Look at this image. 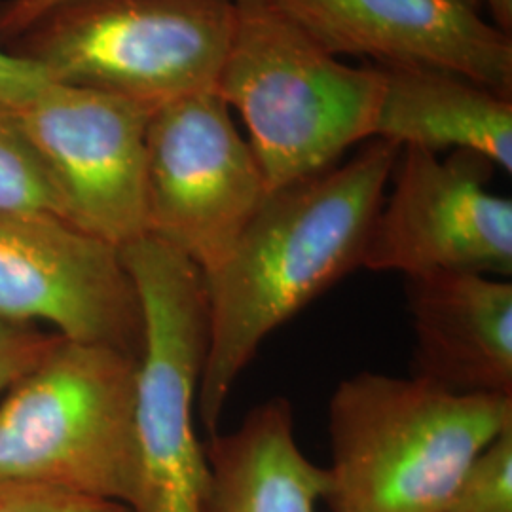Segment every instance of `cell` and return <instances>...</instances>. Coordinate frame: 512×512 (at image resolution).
I'll list each match as a JSON object with an SVG mask.
<instances>
[{
  "label": "cell",
  "instance_id": "6da1fadb",
  "mask_svg": "<svg viewBox=\"0 0 512 512\" xmlns=\"http://www.w3.org/2000/svg\"><path fill=\"white\" fill-rule=\"evenodd\" d=\"M399 152L370 139L346 164L270 192L228 255L203 274L209 348L196 408L211 435L262 342L363 264Z\"/></svg>",
  "mask_w": 512,
  "mask_h": 512
},
{
  "label": "cell",
  "instance_id": "7a4b0ae2",
  "mask_svg": "<svg viewBox=\"0 0 512 512\" xmlns=\"http://www.w3.org/2000/svg\"><path fill=\"white\" fill-rule=\"evenodd\" d=\"M512 423V397L459 395L361 372L329 406L330 512H446L476 456Z\"/></svg>",
  "mask_w": 512,
  "mask_h": 512
},
{
  "label": "cell",
  "instance_id": "3957f363",
  "mask_svg": "<svg viewBox=\"0 0 512 512\" xmlns=\"http://www.w3.org/2000/svg\"><path fill=\"white\" fill-rule=\"evenodd\" d=\"M215 93L243 118L274 192L374 139L382 74L376 65L340 61L275 0H236V27Z\"/></svg>",
  "mask_w": 512,
  "mask_h": 512
},
{
  "label": "cell",
  "instance_id": "277c9868",
  "mask_svg": "<svg viewBox=\"0 0 512 512\" xmlns=\"http://www.w3.org/2000/svg\"><path fill=\"white\" fill-rule=\"evenodd\" d=\"M135 380V355L59 336L0 397V484L128 507L137 473Z\"/></svg>",
  "mask_w": 512,
  "mask_h": 512
},
{
  "label": "cell",
  "instance_id": "5b68a950",
  "mask_svg": "<svg viewBox=\"0 0 512 512\" xmlns=\"http://www.w3.org/2000/svg\"><path fill=\"white\" fill-rule=\"evenodd\" d=\"M236 0H73L4 46L57 84L156 110L215 92Z\"/></svg>",
  "mask_w": 512,
  "mask_h": 512
},
{
  "label": "cell",
  "instance_id": "8992f818",
  "mask_svg": "<svg viewBox=\"0 0 512 512\" xmlns=\"http://www.w3.org/2000/svg\"><path fill=\"white\" fill-rule=\"evenodd\" d=\"M143 310L135 380V488L129 512H203L209 484L196 403L209 348L203 274L164 241L120 249Z\"/></svg>",
  "mask_w": 512,
  "mask_h": 512
},
{
  "label": "cell",
  "instance_id": "52a82bcc",
  "mask_svg": "<svg viewBox=\"0 0 512 512\" xmlns=\"http://www.w3.org/2000/svg\"><path fill=\"white\" fill-rule=\"evenodd\" d=\"M270 188L232 109L215 92L154 110L145 143L147 236L209 274Z\"/></svg>",
  "mask_w": 512,
  "mask_h": 512
},
{
  "label": "cell",
  "instance_id": "ba28073f",
  "mask_svg": "<svg viewBox=\"0 0 512 512\" xmlns=\"http://www.w3.org/2000/svg\"><path fill=\"white\" fill-rule=\"evenodd\" d=\"M492 167L471 152L401 148L361 266L406 279L512 275V202L488 188Z\"/></svg>",
  "mask_w": 512,
  "mask_h": 512
},
{
  "label": "cell",
  "instance_id": "9c48e42d",
  "mask_svg": "<svg viewBox=\"0 0 512 512\" xmlns=\"http://www.w3.org/2000/svg\"><path fill=\"white\" fill-rule=\"evenodd\" d=\"M0 319L139 357L143 310L122 251L40 211L0 209Z\"/></svg>",
  "mask_w": 512,
  "mask_h": 512
},
{
  "label": "cell",
  "instance_id": "30bf717a",
  "mask_svg": "<svg viewBox=\"0 0 512 512\" xmlns=\"http://www.w3.org/2000/svg\"><path fill=\"white\" fill-rule=\"evenodd\" d=\"M152 112L57 82L16 110L65 219L118 249L147 236L145 143Z\"/></svg>",
  "mask_w": 512,
  "mask_h": 512
},
{
  "label": "cell",
  "instance_id": "8fae6325",
  "mask_svg": "<svg viewBox=\"0 0 512 512\" xmlns=\"http://www.w3.org/2000/svg\"><path fill=\"white\" fill-rule=\"evenodd\" d=\"M330 54L427 65L512 97V37L463 0H275Z\"/></svg>",
  "mask_w": 512,
  "mask_h": 512
},
{
  "label": "cell",
  "instance_id": "7c38bea8",
  "mask_svg": "<svg viewBox=\"0 0 512 512\" xmlns=\"http://www.w3.org/2000/svg\"><path fill=\"white\" fill-rule=\"evenodd\" d=\"M412 376L459 395L512 397V285L494 275L406 279Z\"/></svg>",
  "mask_w": 512,
  "mask_h": 512
},
{
  "label": "cell",
  "instance_id": "4fadbf2b",
  "mask_svg": "<svg viewBox=\"0 0 512 512\" xmlns=\"http://www.w3.org/2000/svg\"><path fill=\"white\" fill-rule=\"evenodd\" d=\"M382 97L374 139L399 148L471 152L512 171V97L427 65H376Z\"/></svg>",
  "mask_w": 512,
  "mask_h": 512
},
{
  "label": "cell",
  "instance_id": "5bb4252c",
  "mask_svg": "<svg viewBox=\"0 0 512 512\" xmlns=\"http://www.w3.org/2000/svg\"><path fill=\"white\" fill-rule=\"evenodd\" d=\"M205 456L203 512H317L325 501L327 469L298 446L293 408L281 397L255 406L234 431L213 433Z\"/></svg>",
  "mask_w": 512,
  "mask_h": 512
},
{
  "label": "cell",
  "instance_id": "9a60e30c",
  "mask_svg": "<svg viewBox=\"0 0 512 512\" xmlns=\"http://www.w3.org/2000/svg\"><path fill=\"white\" fill-rule=\"evenodd\" d=\"M0 209L40 211L61 219L63 207L16 110L0 105ZM67 220V219H65Z\"/></svg>",
  "mask_w": 512,
  "mask_h": 512
},
{
  "label": "cell",
  "instance_id": "2e32d148",
  "mask_svg": "<svg viewBox=\"0 0 512 512\" xmlns=\"http://www.w3.org/2000/svg\"><path fill=\"white\" fill-rule=\"evenodd\" d=\"M446 512H512V423L476 456Z\"/></svg>",
  "mask_w": 512,
  "mask_h": 512
},
{
  "label": "cell",
  "instance_id": "e0dca14e",
  "mask_svg": "<svg viewBox=\"0 0 512 512\" xmlns=\"http://www.w3.org/2000/svg\"><path fill=\"white\" fill-rule=\"evenodd\" d=\"M59 334L0 319V397L54 348Z\"/></svg>",
  "mask_w": 512,
  "mask_h": 512
},
{
  "label": "cell",
  "instance_id": "ac0fdd59",
  "mask_svg": "<svg viewBox=\"0 0 512 512\" xmlns=\"http://www.w3.org/2000/svg\"><path fill=\"white\" fill-rule=\"evenodd\" d=\"M0 512H129L112 501L31 484H0Z\"/></svg>",
  "mask_w": 512,
  "mask_h": 512
},
{
  "label": "cell",
  "instance_id": "d6986e66",
  "mask_svg": "<svg viewBox=\"0 0 512 512\" xmlns=\"http://www.w3.org/2000/svg\"><path fill=\"white\" fill-rule=\"evenodd\" d=\"M52 78L38 65L0 46V105L19 110L42 92Z\"/></svg>",
  "mask_w": 512,
  "mask_h": 512
},
{
  "label": "cell",
  "instance_id": "ffe728a7",
  "mask_svg": "<svg viewBox=\"0 0 512 512\" xmlns=\"http://www.w3.org/2000/svg\"><path fill=\"white\" fill-rule=\"evenodd\" d=\"M69 2L73 0H0V46H8Z\"/></svg>",
  "mask_w": 512,
  "mask_h": 512
},
{
  "label": "cell",
  "instance_id": "44dd1931",
  "mask_svg": "<svg viewBox=\"0 0 512 512\" xmlns=\"http://www.w3.org/2000/svg\"><path fill=\"white\" fill-rule=\"evenodd\" d=\"M480 2L488 8L494 25L505 33H512V0H480Z\"/></svg>",
  "mask_w": 512,
  "mask_h": 512
},
{
  "label": "cell",
  "instance_id": "7402d4cb",
  "mask_svg": "<svg viewBox=\"0 0 512 512\" xmlns=\"http://www.w3.org/2000/svg\"><path fill=\"white\" fill-rule=\"evenodd\" d=\"M463 2H467V4H473L476 8H480L482 6V2L480 0H463Z\"/></svg>",
  "mask_w": 512,
  "mask_h": 512
}]
</instances>
